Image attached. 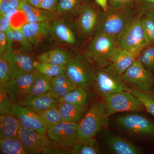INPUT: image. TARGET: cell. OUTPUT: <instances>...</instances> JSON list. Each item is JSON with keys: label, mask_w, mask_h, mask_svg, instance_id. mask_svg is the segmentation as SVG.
Segmentation results:
<instances>
[{"label": "cell", "mask_w": 154, "mask_h": 154, "mask_svg": "<svg viewBox=\"0 0 154 154\" xmlns=\"http://www.w3.org/2000/svg\"><path fill=\"white\" fill-rule=\"evenodd\" d=\"M2 55L11 68L12 79L35 71L34 60L27 54L23 53L6 52Z\"/></svg>", "instance_id": "cell-14"}, {"label": "cell", "mask_w": 154, "mask_h": 154, "mask_svg": "<svg viewBox=\"0 0 154 154\" xmlns=\"http://www.w3.org/2000/svg\"><path fill=\"white\" fill-rule=\"evenodd\" d=\"M1 102H0V113L1 114H14L12 106L13 102L9 98L5 88L0 86Z\"/></svg>", "instance_id": "cell-37"}, {"label": "cell", "mask_w": 154, "mask_h": 154, "mask_svg": "<svg viewBox=\"0 0 154 154\" xmlns=\"http://www.w3.org/2000/svg\"><path fill=\"white\" fill-rule=\"evenodd\" d=\"M6 34L8 44L6 52L22 53L31 50L32 45L23 35L21 29L11 28Z\"/></svg>", "instance_id": "cell-19"}, {"label": "cell", "mask_w": 154, "mask_h": 154, "mask_svg": "<svg viewBox=\"0 0 154 154\" xmlns=\"http://www.w3.org/2000/svg\"><path fill=\"white\" fill-rule=\"evenodd\" d=\"M20 122L14 114L0 115V137H17L19 136Z\"/></svg>", "instance_id": "cell-23"}, {"label": "cell", "mask_w": 154, "mask_h": 154, "mask_svg": "<svg viewBox=\"0 0 154 154\" xmlns=\"http://www.w3.org/2000/svg\"><path fill=\"white\" fill-rule=\"evenodd\" d=\"M59 0H42L38 8L49 12H54L56 11Z\"/></svg>", "instance_id": "cell-41"}, {"label": "cell", "mask_w": 154, "mask_h": 154, "mask_svg": "<svg viewBox=\"0 0 154 154\" xmlns=\"http://www.w3.org/2000/svg\"><path fill=\"white\" fill-rule=\"evenodd\" d=\"M46 134L57 146L70 149L78 139V123L61 121L48 128Z\"/></svg>", "instance_id": "cell-10"}, {"label": "cell", "mask_w": 154, "mask_h": 154, "mask_svg": "<svg viewBox=\"0 0 154 154\" xmlns=\"http://www.w3.org/2000/svg\"><path fill=\"white\" fill-rule=\"evenodd\" d=\"M107 148L114 154H141L143 153L140 148L123 138L117 136H108L106 138Z\"/></svg>", "instance_id": "cell-18"}, {"label": "cell", "mask_w": 154, "mask_h": 154, "mask_svg": "<svg viewBox=\"0 0 154 154\" xmlns=\"http://www.w3.org/2000/svg\"><path fill=\"white\" fill-rule=\"evenodd\" d=\"M0 150L2 154H27L19 138L0 137Z\"/></svg>", "instance_id": "cell-29"}, {"label": "cell", "mask_w": 154, "mask_h": 154, "mask_svg": "<svg viewBox=\"0 0 154 154\" xmlns=\"http://www.w3.org/2000/svg\"><path fill=\"white\" fill-rule=\"evenodd\" d=\"M92 87L102 98L117 92L129 91L130 88L111 64L95 70Z\"/></svg>", "instance_id": "cell-3"}, {"label": "cell", "mask_w": 154, "mask_h": 154, "mask_svg": "<svg viewBox=\"0 0 154 154\" xmlns=\"http://www.w3.org/2000/svg\"><path fill=\"white\" fill-rule=\"evenodd\" d=\"M33 73L11 79L3 86L13 103L20 104L27 99L34 80Z\"/></svg>", "instance_id": "cell-12"}, {"label": "cell", "mask_w": 154, "mask_h": 154, "mask_svg": "<svg viewBox=\"0 0 154 154\" xmlns=\"http://www.w3.org/2000/svg\"><path fill=\"white\" fill-rule=\"evenodd\" d=\"M102 99L108 117L120 112H143L146 110L141 102L129 91L114 93Z\"/></svg>", "instance_id": "cell-7"}, {"label": "cell", "mask_w": 154, "mask_h": 154, "mask_svg": "<svg viewBox=\"0 0 154 154\" xmlns=\"http://www.w3.org/2000/svg\"><path fill=\"white\" fill-rule=\"evenodd\" d=\"M34 67L35 70L50 77L53 78L65 73V66H57L52 64L35 61Z\"/></svg>", "instance_id": "cell-32"}, {"label": "cell", "mask_w": 154, "mask_h": 154, "mask_svg": "<svg viewBox=\"0 0 154 154\" xmlns=\"http://www.w3.org/2000/svg\"><path fill=\"white\" fill-rule=\"evenodd\" d=\"M118 46L115 38L105 33L96 32L90 44L87 57L99 67L107 66L111 63Z\"/></svg>", "instance_id": "cell-5"}, {"label": "cell", "mask_w": 154, "mask_h": 154, "mask_svg": "<svg viewBox=\"0 0 154 154\" xmlns=\"http://www.w3.org/2000/svg\"><path fill=\"white\" fill-rule=\"evenodd\" d=\"M27 1L31 5L37 8L41 4L42 0H27Z\"/></svg>", "instance_id": "cell-47"}, {"label": "cell", "mask_w": 154, "mask_h": 154, "mask_svg": "<svg viewBox=\"0 0 154 154\" xmlns=\"http://www.w3.org/2000/svg\"><path fill=\"white\" fill-rule=\"evenodd\" d=\"M44 122L48 128L62 121L58 107L36 112Z\"/></svg>", "instance_id": "cell-33"}, {"label": "cell", "mask_w": 154, "mask_h": 154, "mask_svg": "<svg viewBox=\"0 0 154 154\" xmlns=\"http://www.w3.org/2000/svg\"><path fill=\"white\" fill-rule=\"evenodd\" d=\"M87 90L83 87L78 86L75 90L61 98L58 101L60 103L66 102L76 105L88 106L89 97Z\"/></svg>", "instance_id": "cell-30"}, {"label": "cell", "mask_w": 154, "mask_h": 154, "mask_svg": "<svg viewBox=\"0 0 154 154\" xmlns=\"http://www.w3.org/2000/svg\"><path fill=\"white\" fill-rule=\"evenodd\" d=\"M142 22L150 45L154 44V13H149L142 17Z\"/></svg>", "instance_id": "cell-36"}, {"label": "cell", "mask_w": 154, "mask_h": 154, "mask_svg": "<svg viewBox=\"0 0 154 154\" xmlns=\"http://www.w3.org/2000/svg\"><path fill=\"white\" fill-rule=\"evenodd\" d=\"M71 154H99L101 153L99 144L94 138L77 140L70 150Z\"/></svg>", "instance_id": "cell-28"}, {"label": "cell", "mask_w": 154, "mask_h": 154, "mask_svg": "<svg viewBox=\"0 0 154 154\" xmlns=\"http://www.w3.org/2000/svg\"><path fill=\"white\" fill-rule=\"evenodd\" d=\"M41 154H70L68 149L64 148L58 146L51 147L45 149Z\"/></svg>", "instance_id": "cell-42"}, {"label": "cell", "mask_w": 154, "mask_h": 154, "mask_svg": "<svg viewBox=\"0 0 154 154\" xmlns=\"http://www.w3.org/2000/svg\"><path fill=\"white\" fill-rule=\"evenodd\" d=\"M82 0H59L56 11L60 15L73 13L79 8Z\"/></svg>", "instance_id": "cell-35"}, {"label": "cell", "mask_w": 154, "mask_h": 154, "mask_svg": "<svg viewBox=\"0 0 154 154\" xmlns=\"http://www.w3.org/2000/svg\"><path fill=\"white\" fill-rule=\"evenodd\" d=\"M99 14L91 6L85 5L80 8L77 25L79 31L83 36H90L96 30Z\"/></svg>", "instance_id": "cell-16"}, {"label": "cell", "mask_w": 154, "mask_h": 154, "mask_svg": "<svg viewBox=\"0 0 154 154\" xmlns=\"http://www.w3.org/2000/svg\"><path fill=\"white\" fill-rule=\"evenodd\" d=\"M8 44V37L6 33L0 32V54L3 55L7 49Z\"/></svg>", "instance_id": "cell-43"}, {"label": "cell", "mask_w": 154, "mask_h": 154, "mask_svg": "<svg viewBox=\"0 0 154 154\" xmlns=\"http://www.w3.org/2000/svg\"><path fill=\"white\" fill-rule=\"evenodd\" d=\"M20 9L25 13L28 22H50L54 16L53 12L33 7L27 0H22Z\"/></svg>", "instance_id": "cell-24"}, {"label": "cell", "mask_w": 154, "mask_h": 154, "mask_svg": "<svg viewBox=\"0 0 154 154\" xmlns=\"http://www.w3.org/2000/svg\"><path fill=\"white\" fill-rule=\"evenodd\" d=\"M50 30L51 34L63 44L72 45L75 42L73 32L63 20L54 21L50 25Z\"/></svg>", "instance_id": "cell-22"}, {"label": "cell", "mask_w": 154, "mask_h": 154, "mask_svg": "<svg viewBox=\"0 0 154 154\" xmlns=\"http://www.w3.org/2000/svg\"><path fill=\"white\" fill-rule=\"evenodd\" d=\"M137 57L132 53L118 45L110 64L118 73L122 75L132 64Z\"/></svg>", "instance_id": "cell-21"}, {"label": "cell", "mask_w": 154, "mask_h": 154, "mask_svg": "<svg viewBox=\"0 0 154 154\" xmlns=\"http://www.w3.org/2000/svg\"><path fill=\"white\" fill-rule=\"evenodd\" d=\"M12 108L22 126L46 134L47 126L38 113L27 107L14 103Z\"/></svg>", "instance_id": "cell-13"}, {"label": "cell", "mask_w": 154, "mask_h": 154, "mask_svg": "<svg viewBox=\"0 0 154 154\" xmlns=\"http://www.w3.org/2000/svg\"><path fill=\"white\" fill-rule=\"evenodd\" d=\"M69 55L61 48L50 50L42 53L37 57V60L57 66H65Z\"/></svg>", "instance_id": "cell-27"}, {"label": "cell", "mask_w": 154, "mask_h": 154, "mask_svg": "<svg viewBox=\"0 0 154 154\" xmlns=\"http://www.w3.org/2000/svg\"><path fill=\"white\" fill-rule=\"evenodd\" d=\"M18 138L28 154H41L45 149L57 146L47 134L24 127L21 124Z\"/></svg>", "instance_id": "cell-11"}, {"label": "cell", "mask_w": 154, "mask_h": 154, "mask_svg": "<svg viewBox=\"0 0 154 154\" xmlns=\"http://www.w3.org/2000/svg\"><path fill=\"white\" fill-rule=\"evenodd\" d=\"M137 57L146 69L154 73V45H149L144 48Z\"/></svg>", "instance_id": "cell-34"}, {"label": "cell", "mask_w": 154, "mask_h": 154, "mask_svg": "<svg viewBox=\"0 0 154 154\" xmlns=\"http://www.w3.org/2000/svg\"><path fill=\"white\" fill-rule=\"evenodd\" d=\"M136 17L129 7L119 9L108 7L99 14L96 32L105 33L117 41Z\"/></svg>", "instance_id": "cell-1"}, {"label": "cell", "mask_w": 154, "mask_h": 154, "mask_svg": "<svg viewBox=\"0 0 154 154\" xmlns=\"http://www.w3.org/2000/svg\"><path fill=\"white\" fill-rule=\"evenodd\" d=\"M119 128L128 134L137 137L154 135V123L148 118L138 114L121 116L116 119Z\"/></svg>", "instance_id": "cell-8"}, {"label": "cell", "mask_w": 154, "mask_h": 154, "mask_svg": "<svg viewBox=\"0 0 154 154\" xmlns=\"http://www.w3.org/2000/svg\"><path fill=\"white\" fill-rule=\"evenodd\" d=\"M108 125L109 117L106 114L104 103L97 100L88 108L78 123V140L95 137L101 129Z\"/></svg>", "instance_id": "cell-2"}, {"label": "cell", "mask_w": 154, "mask_h": 154, "mask_svg": "<svg viewBox=\"0 0 154 154\" xmlns=\"http://www.w3.org/2000/svg\"><path fill=\"white\" fill-rule=\"evenodd\" d=\"M33 74L34 80L27 99L51 91L52 78L42 74L36 70L33 72Z\"/></svg>", "instance_id": "cell-26"}, {"label": "cell", "mask_w": 154, "mask_h": 154, "mask_svg": "<svg viewBox=\"0 0 154 154\" xmlns=\"http://www.w3.org/2000/svg\"><path fill=\"white\" fill-rule=\"evenodd\" d=\"M60 103L58 100L54 98L49 91L45 94L33 96L19 105L36 112L58 107Z\"/></svg>", "instance_id": "cell-17"}, {"label": "cell", "mask_w": 154, "mask_h": 154, "mask_svg": "<svg viewBox=\"0 0 154 154\" xmlns=\"http://www.w3.org/2000/svg\"><path fill=\"white\" fill-rule=\"evenodd\" d=\"M110 8L115 9L123 8L127 7L124 0H109Z\"/></svg>", "instance_id": "cell-45"}, {"label": "cell", "mask_w": 154, "mask_h": 154, "mask_svg": "<svg viewBox=\"0 0 154 154\" xmlns=\"http://www.w3.org/2000/svg\"><path fill=\"white\" fill-rule=\"evenodd\" d=\"M22 0H0V14L4 15L14 9L20 8Z\"/></svg>", "instance_id": "cell-39"}, {"label": "cell", "mask_w": 154, "mask_h": 154, "mask_svg": "<svg viewBox=\"0 0 154 154\" xmlns=\"http://www.w3.org/2000/svg\"><path fill=\"white\" fill-rule=\"evenodd\" d=\"M12 79L11 68L2 55L0 56V86H3Z\"/></svg>", "instance_id": "cell-38"}, {"label": "cell", "mask_w": 154, "mask_h": 154, "mask_svg": "<svg viewBox=\"0 0 154 154\" xmlns=\"http://www.w3.org/2000/svg\"><path fill=\"white\" fill-rule=\"evenodd\" d=\"M11 28L10 22L4 15L0 14V32L6 33Z\"/></svg>", "instance_id": "cell-44"}, {"label": "cell", "mask_w": 154, "mask_h": 154, "mask_svg": "<svg viewBox=\"0 0 154 154\" xmlns=\"http://www.w3.org/2000/svg\"><path fill=\"white\" fill-rule=\"evenodd\" d=\"M49 23L27 22L20 29L32 45L38 46L42 44L51 34Z\"/></svg>", "instance_id": "cell-15"}, {"label": "cell", "mask_w": 154, "mask_h": 154, "mask_svg": "<svg viewBox=\"0 0 154 154\" xmlns=\"http://www.w3.org/2000/svg\"><path fill=\"white\" fill-rule=\"evenodd\" d=\"M151 72L142 65L138 57L132 64L122 75L127 85H131L142 91L152 90L154 85V77Z\"/></svg>", "instance_id": "cell-9"}, {"label": "cell", "mask_w": 154, "mask_h": 154, "mask_svg": "<svg viewBox=\"0 0 154 154\" xmlns=\"http://www.w3.org/2000/svg\"><path fill=\"white\" fill-rule=\"evenodd\" d=\"M118 45L128 51L137 57L141 51L149 46L144 29L142 17H136L117 40Z\"/></svg>", "instance_id": "cell-6"}, {"label": "cell", "mask_w": 154, "mask_h": 154, "mask_svg": "<svg viewBox=\"0 0 154 154\" xmlns=\"http://www.w3.org/2000/svg\"><path fill=\"white\" fill-rule=\"evenodd\" d=\"M140 14L154 13V0H135Z\"/></svg>", "instance_id": "cell-40"}, {"label": "cell", "mask_w": 154, "mask_h": 154, "mask_svg": "<svg viewBox=\"0 0 154 154\" xmlns=\"http://www.w3.org/2000/svg\"><path fill=\"white\" fill-rule=\"evenodd\" d=\"M95 72L88 57L80 54L69 55L65 66V74L73 84L88 90L92 87Z\"/></svg>", "instance_id": "cell-4"}, {"label": "cell", "mask_w": 154, "mask_h": 154, "mask_svg": "<svg viewBox=\"0 0 154 154\" xmlns=\"http://www.w3.org/2000/svg\"><path fill=\"white\" fill-rule=\"evenodd\" d=\"M96 3L102 9L103 11H106L108 8V2L109 0H95Z\"/></svg>", "instance_id": "cell-46"}, {"label": "cell", "mask_w": 154, "mask_h": 154, "mask_svg": "<svg viewBox=\"0 0 154 154\" xmlns=\"http://www.w3.org/2000/svg\"><path fill=\"white\" fill-rule=\"evenodd\" d=\"M125 5L127 7H129L132 5L133 3L135 2V0H124Z\"/></svg>", "instance_id": "cell-48"}, {"label": "cell", "mask_w": 154, "mask_h": 154, "mask_svg": "<svg viewBox=\"0 0 154 154\" xmlns=\"http://www.w3.org/2000/svg\"><path fill=\"white\" fill-rule=\"evenodd\" d=\"M51 84V93L52 96L58 100L65 96L78 87L70 81L65 73L52 78Z\"/></svg>", "instance_id": "cell-25"}, {"label": "cell", "mask_w": 154, "mask_h": 154, "mask_svg": "<svg viewBox=\"0 0 154 154\" xmlns=\"http://www.w3.org/2000/svg\"><path fill=\"white\" fill-rule=\"evenodd\" d=\"M129 91L139 100L145 108L146 110L154 117V92L142 91L134 87L129 88Z\"/></svg>", "instance_id": "cell-31"}, {"label": "cell", "mask_w": 154, "mask_h": 154, "mask_svg": "<svg viewBox=\"0 0 154 154\" xmlns=\"http://www.w3.org/2000/svg\"><path fill=\"white\" fill-rule=\"evenodd\" d=\"M58 108L62 121L79 123L89 108L86 105L63 102L60 103Z\"/></svg>", "instance_id": "cell-20"}]
</instances>
